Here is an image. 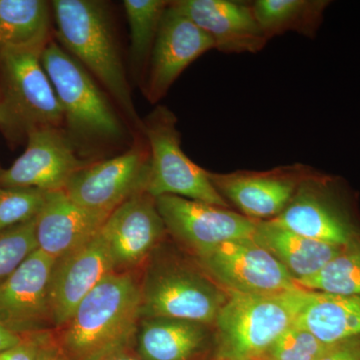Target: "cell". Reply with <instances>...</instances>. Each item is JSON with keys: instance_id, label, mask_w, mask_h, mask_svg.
<instances>
[{"instance_id": "ba28073f", "label": "cell", "mask_w": 360, "mask_h": 360, "mask_svg": "<svg viewBox=\"0 0 360 360\" xmlns=\"http://www.w3.org/2000/svg\"><path fill=\"white\" fill-rule=\"evenodd\" d=\"M176 124V116L165 106L156 108L142 123L150 153L146 193L155 198L175 195L231 208L213 186L207 170L182 151Z\"/></svg>"}, {"instance_id": "f546056e", "label": "cell", "mask_w": 360, "mask_h": 360, "mask_svg": "<svg viewBox=\"0 0 360 360\" xmlns=\"http://www.w3.org/2000/svg\"><path fill=\"white\" fill-rule=\"evenodd\" d=\"M52 331L32 333L23 336L18 345L0 352V360H37L40 350L49 340Z\"/></svg>"}, {"instance_id": "9c48e42d", "label": "cell", "mask_w": 360, "mask_h": 360, "mask_svg": "<svg viewBox=\"0 0 360 360\" xmlns=\"http://www.w3.org/2000/svg\"><path fill=\"white\" fill-rule=\"evenodd\" d=\"M193 260L229 293L279 295L300 288L283 265L252 238L226 241Z\"/></svg>"}, {"instance_id": "836d02e7", "label": "cell", "mask_w": 360, "mask_h": 360, "mask_svg": "<svg viewBox=\"0 0 360 360\" xmlns=\"http://www.w3.org/2000/svg\"><path fill=\"white\" fill-rule=\"evenodd\" d=\"M106 360H142L137 356L136 354H135L134 350H131V352H124V354L115 355V356L111 357V359H108Z\"/></svg>"}, {"instance_id": "8992f818", "label": "cell", "mask_w": 360, "mask_h": 360, "mask_svg": "<svg viewBox=\"0 0 360 360\" xmlns=\"http://www.w3.org/2000/svg\"><path fill=\"white\" fill-rule=\"evenodd\" d=\"M40 63L63 108L73 143L117 141L124 129L89 71L56 42H49Z\"/></svg>"}, {"instance_id": "4dcf8cb0", "label": "cell", "mask_w": 360, "mask_h": 360, "mask_svg": "<svg viewBox=\"0 0 360 360\" xmlns=\"http://www.w3.org/2000/svg\"><path fill=\"white\" fill-rule=\"evenodd\" d=\"M317 360H360V336L331 343Z\"/></svg>"}, {"instance_id": "9a60e30c", "label": "cell", "mask_w": 360, "mask_h": 360, "mask_svg": "<svg viewBox=\"0 0 360 360\" xmlns=\"http://www.w3.org/2000/svg\"><path fill=\"white\" fill-rule=\"evenodd\" d=\"M26 142L25 153L11 167H0V186L63 191L70 177L87 165L63 129L35 130Z\"/></svg>"}, {"instance_id": "4316f807", "label": "cell", "mask_w": 360, "mask_h": 360, "mask_svg": "<svg viewBox=\"0 0 360 360\" xmlns=\"http://www.w3.org/2000/svg\"><path fill=\"white\" fill-rule=\"evenodd\" d=\"M49 191L0 186V231L37 219Z\"/></svg>"}, {"instance_id": "7c38bea8", "label": "cell", "mask_w": 360, "mask_h": 360, "mask_svg": "<svg viewBox=\"0 0 360 360\" xmlns=\"http://www.w3.org/2000/svg\"><path fill=\"white\" fill-rule=\"evenodd\" d=\"M311 170L312 167L295 163L266 172H208V177L231 207L233 205L239 213L255 221H269L283 212Z\"/></svg>"}, {"instance_id": "4fadbf2b", "label": "cell", "mask_w": 360, "mask_h": 360, "mask_svg": "<svg viewBox=\"0 0 360 360\" xmlns=\"http://www.w3.org/2000/svg\"><path fill=\"white\" fill-rule=\"evenodd\" d=\"M54 264L37 248L0 284V326L21 336L54 330L49 305Z\"/></svg>"}, {"instance_id": "277c9868", "label": "cell", "mask_w": 360, "mask_h": 360, "mask_svg": "<svg viewBox=\"0 0 360 360\" xmlns=\"http://www.w3.org/2000/svg\"><path fill=\"white\" fill-rule=\"evenodd\" d=\"M302 288L279 295L229 292L214 329V360L259 359L295 324L304 303Z\"/></svg>"}, {"instance_id": "e575fe53", "label": "cell", "mask_w": 360, "mask_h": 360, "mask_svg": "<svg viewBox=\"0 0 360 360\" xmlns=\"http://www.w3.org/2000/svg\"><path fill=\"white\" fill-rule=\"evenodd\" d=\"M255 360H265V359H255Z\"/></svg>"}, {"instance_id": "1f68e13d", "label": "cell", "mask_w": 360, "mask_h": 360, "mask_svg": "<svg viewBox=\"0 0 360 360\" xmlns=\"http://www.w3.org/2000/svg\"><path fill=\"white\" fill-rule=\"evenodd\" d=\"M37 360H68L54 338L53 331L40 350Z\"/></svg>"}, {"instance_id": "d6986e66", "label": "cell", "mask_w": 360, "mask_h": 360, "mask_svg": "<svg viewBox=\"0 0 360 360\" xmlns=\"http://www.w3.org/2000/svg\"><path fill=\"white\" fill-rule=\"evenodd\" d=\"M108 217L78 205L63 191H49L35 219L37 248L56 260L65 257L91 240Z\"/></svg>"}, {"instance_id": "d6a6232c", "label": "cell", "mask_w": 360, "mask_h": 360, "mask_svg": "<svg viewBox=\"0 0 360 360\" xmlns=\"http://www.w3.org/2000/svg\"><path fill=\"white\" fill-rule=\"evenodd\" d=\"M22 338L23 336L15 335V333L9 331L8 329L0 326V352H4V350L18 345L22 340Z\"/></svg>"}, {"instance_id": "7402d4cb", "label": "cell", "mask_w": 360, "mask_h": 360, "mask_svg": "<svg viewBox=\"0 0 360 360\" xmlns=\"http://www.w3.org/2000/svg\"><path fill=\"white\" fill-rule=\"evenodd\" d=\"M295 323L324 343L360 336V295H338L307 290Z\"/></svg>"}, {"instance_id": "30bf717a", "label": "cell", "mask_w": 360, "mask_h": 360, "mask_svg": "<svg viewBox=\"0 0 360 360\" xmlns=\"http://www.w3.org/2000/svg\"><path fill=\"white\" fill-rule=\"evenodd\" d=\"M165 229L193 257L234 239L253 238L258 221L231 208L180 198H155Z\"/></svg>"}, {"instance_id": "ffe728a7", "label": "cell", "mask_w": 360, "mask_h": 360, "mask_svg": "<svg viewBox=\"0 0 360 360\" xmlns=\"http://www.w3.org/2000/svg\"><path fill=\"white\" fill-rule=\"evenodd\" d=\"M212 326L186 319L143 317L134 352L142 360H202L214 338Z\"/></svg>"}, {"instance_id": "6da1fadb", "label": "cell", "mask_w": 360, "mask_h": 360, "mask_svg": "<svg viewBox=\"0 0 360 360\" xmlns=\"http://www.w3.org/2000/svg\"><path fill=\"white\" fill-rule=\"evenodd\" d=\"M141 319L136 274L111 272L53 335L68 360H106L134 350Z\"/></svg>"}, {"instance_id": "d4e9b609", "label": "cell", "mask_w": 360, "mask_h": 360, "mask_svg": "<svg viewBox=\"0 0 360 360\" xmlns=\"http://www.w3.org/2000/svg\"><path fill=\"white\" fill-rule=\"evenodd\" d=\"M302 290L338 295H360V238L342 250L314 276L295 281Z\"/></svg>"}, {"instance_id": "603a6c76", "label": "cell", "mask_w": 360, "mask_h": 360, "mask_svg": "<svg viewBox=\"0 0 360 360\" xmlns=\"http://www.w3.org/2000/svg\"><path fill=\"white\" fill-rule=\"evenodd\" d=\"M51 8L44 0H0V52L44 49Z\"/></svg>"}, {"instance_id": "ac0fdd59", "label": "cell", "mask_w": 360, "mask_h": 360, "mask_svg": "<svg viewBox=\"0 0 360 360\" xmlns=\"http://www.w3.org/2000/svg\"><path fill=\"white\" fill-rule=\"evenodd\" d=\"M172 6L212 39L224 53H257L269 39L258 25L251 2L176 0Z\"/></svg>"}, {"instance_id": "2e32d148", "label": "cell", "mask_w": 360, "mask_h": 360, "mask_svg": "<svg viewBox=\"0 0 360 360\" xmlns=\"http://www.w3.org/2000/svg\"><path fill=\"white\" fill-rule=\"evenodd\" d=\"M212 49V39L169 1L149 59L148 101L158 103L187 66Z\"/></svg>"}, {"instance_id": "f1b7e54d", "label": "cell", "mask_w": 360, "mask_h": 360, "mask_svg": "<svg viewBox=\"0 0 360 360\" xmlns=\"http://www.w3.org/2000/svg\"><path fill=\"white\" fill-rule=\"evenodd\" d=\"M37 250L35 219L0 231V284Z\"/></svg>"}, {"instance_id": "44dd1931", "label": "cell", "mask_w": 360, "mask_h": 360, "mask_svg": "<svg viewBox=\"0 0 360 360\" xmlns=\"http://www.w3.org/2000/svg\"><path fill=\"white\" fill-rule=\"evenodd\" d=\"M252 238L283 265L295 281L321 271L345 246L307 238L270 221H258Z\"/></svg>"}, {"instance_id": "52a82bcc", "label": "cell", "mask_w": 360, "mask_h": 360, "mask_svg": "<svg viewBox=\"0 0 360 360\" xmlns=\"http://www.w3.org/2000/svg\"><path fill=\"white\" fill-rule=\"evenodd\" d=\"M272 224L305 238L345 245L360 238L356 198L340 176L312 168Z\"/></svg>"}, {"instance_id": "e0dca14e", "label": "cell", "mask_w": 360, "mask_h": 360, "mask_svg": "<svg viewBox=\"0 0 360 360\" xmlns=\"http://www.w3.org/2000/svg\"><path fill=\"white\" fill-rule=\"evenodd\" d=\"M113 271L110 250L99 231L91 240L56 260L49 283L54 330L65 324L85 296Z\"/></svg>"}, {"instance_id": "83f0119b", "label": "cell", "mask_w": 360, "mask_h": 360, "mask_svg": "<svg viewBox=\"0 0 360 360\" xmlns=\"http://www.w3.org/2000/svg\"><path fill=\"white\" fill-rule=\"evenodd\" d=\"M331 343H324L307 328L295 323L279 336L260 359L265 360H317Z\"/></svg>"}, {"instance_id": "3957f363", "label": "cell", "mask_w": 360, "mask_h": 360, "mask_svg": "<svg viewBox=\"0 0 360 360\" xmlns=\"http://www.w3.org/2000/svg\"><path fill=\"white\" fill-rule=\"evenodd\" d=\"M51 8L65 51L96 75L130 120L141 127L103 4L91 0H54Z\"/></svg>"}, {"instance_id": "484cf974", "label": "cell", "mask_w": 360, "mask_h": 360, "mask_svg": "<svg viewBox=\"0 0 360 360\" xmlns=\"http://www.w3.org/2000/svg\"><path fill=\"white\" fill-rule=\"evenodd\" d=\"M169 1L125 0V14L130 27V56L137 70L149 63L163 14Z\"/></svg>"}, {"instance_id": "5bb4252c", "label": "cell", "mask_w": 360, "mask_h": 360, "mask_svg": "<svg viewBox=\"0 0 360 360\" xmlns=\"http://www.w3.org/2000/svg\"><path fill=\"white\" fill-rule=\"evenodd\" d=\"M101 232L115 272H135L167 233L155 198L146 193L135 194L113 210Z\"/></svg>"}, {"instance_id": "cb8c5ba5", "label": "cell", "mask_w": 360, "mask_h": 360, "mask_svg": "<svg viewBox=\"0 0 360 360\" xmlns=\"http://www.w3.org/2000/svg\"><path fill=\"white\" fill-rule=\"evenodd\" d=\"M330 4L329 0L251 1L258 25L269 40L288 32L314 39Z\"/></svg>"}, {"instance_id": "7a4b0ae2", "label": "cell", "mask_w": 360, "mask_h": 360, "mask_svg": "<svg viewBox=\"0 0 360 360\" xmlns=\"http://www.w3.org/2000/svg\"><path fill=\"white\" fill-rule=\"evenodd\" d=\"M141 283V315L186 319L212 326L229 293L200 267L160 248L144 264Z\"/></svg>"}, {"instance_id": "8fae6325", "label": "cell", "mask_w": 360, "mask_h": 360, "mask_svg": "<svg viewBox=\"0 0 360 360\" xmlns=\"http://www.w3.org/2000/svg\"><path fill=\"white\" fill-rule=\"evenodd\" d=\"M149 167V149L136 146L111 160L85 165L63 191L78 205L110 215L131 196L146 193Z\"/></svg>"}, {"instance_id": "5b68a950", "label": "cell", "mask_w": 360, "mask_h": 360, "mask_svg": "<svg viewBox=\"0 0 360 360\" xmlns=\"http://www.w3.org/2000/svg\"><path fill=\"white\" fill-rule=\"evenodd\" d=\"M44 49L0 52V130L18 143L42 129H60L63 108L40 63Z\"/></svg>"}]
</instances>
